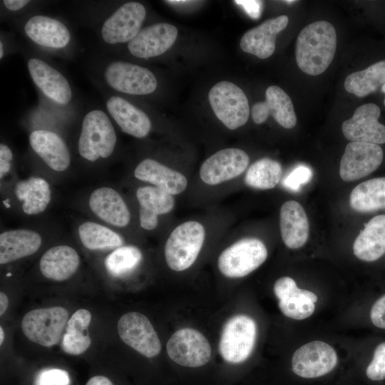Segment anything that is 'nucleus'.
Segmentation results:
<instances>
[{
  "mask_svg": "<svg viewBox=\"0 0 385 385\" xmlns=\"http://www.w3.org/2000/svg\"><path fill=\"white\" fill-rule=\"evenodd\" d=\"M106 107L124 133L138 138L150 133L151 122L148 116L124 98L112 96L107 101Z\"/></svg>",
  "mask_w": 385,
  "mask_h": 385,
  "instance_id": "a878e982",
  "label": "nucleus"
},
{
  "mask_svg": "<svg viewBox=\"0 0 385 385\" xmlns=\"http://www.w3.org/2000/svg\"><path fill=\"white\" fill-rule=\"evenodd\" d=\"M205 236V228L197 221H187L176 227L165 245L168 266L176 272L185 270L192 266L202 249Z\"/></svg>",
  "mask_w": 385,
  "mask_h": 385,
  "instance_id": "7ed1b4c3",
  "label": "nucleus"
},
{
  "mask_svg": "<svg viewBox=\"0 0 385 385\" xmlns=\"http://www.w3.org/2000/svg\"><path fill=\"white\" fill-rule=\"evenodd\" d=\"M80 257L77 251L67 245L53 246L46 250L39 261L42 275L53 281L63 282L78 270Z\"/></svg>",
  "mask_w": 385,
  "mask_h": 385,
  "instance_id": "b1692460",
  "label": "nucleus"
},
{
  "mask_svg": "<svg viewBox=\"0 0 385 385\" xmlns=\"http://www.w3.org/2000/svg\"><path fill=\"white\" fill-rule=\"evenodd\" d=\"M312 178V170L307 165H299L284 178L282 183L289 190L297 192L302 185L309 182Z\"/></svg>",
  "mask_w": 385,
  "mask_h": 385,
  "instance_id": "ea45409f",
  "label": "nucleus"
},
{
  "mask_svg": "<svg viewBox=\"0 0 385 385\" xmlns=\"http://www.w3.org/2000/svg\"><path fill=\"white\" fill-rule=\"evenodd\" d=\"M166 349L169 357L175 363L187 367H200L211 357L208 340L200 332L192 328L176 331L169 339Z\"/></svg>",
  "mask_w": 385,
  "mask_h": 385,
  "instance_id": "6e6552de",
  "label": "nucleus"
},
{
  "mask_svg": "<svg viewBox=\"0 0 385 385\" xmlns=\"http://www.w3.org/2000/svg\"><path fill=\"white\" fill-rule=\"evenodd\" d=\"M91 321V312L85 309L76 311L68 319L61 342L68 354L80 355L90 346L91 340L87 329Z\"/></svg>",
  "mask_w": 385,
  "mask_h": 385,
  "instance_id": "7c9ffc66",
  "label": "nucleus"
},
{
  "mask_svg": "<svg viewBox=\"0 0 385 385\" xmlns=\"http://www.w3.org/2000/svg\"><path fill=\"white\" fill-rule=\"evenodd\" d=\"M88 204L92 213L108 225L123 228L130 222V212L126 202L111 187L102 186L93 190Z\"/></svg>",
  "mask_w": 385,
  "mask_h": 385,
  "instance_id": "dca6fc26",
  "label": "nucleus"
},
{
  "mask_svg": "<svg viewBox=\"0 0 385 385\" xmlns=\"http://www.w3.org/2000/svg\"><path fill=\"white\" fill-rule=\"evenodd\" d=\"M237 4L244 6L248 14L253 18H257L260 13V4L257 1H235Z\"/></svg>",
  "mask_w": 385,
  "mask_h": 385,
  "instance_id": "c03bdc74",
  "label": "nucleus"
},
{
  "mask_svg": "<svg viewBox=\"0 0 385 385\" xmlns=\"http://www.w3.org/2000/svg\"><path fill=\"white\" fill-rule=\"evenodd\" d=\"M68 319V312L62 307L38 308L24 316L21 327L30 341L50 347L60 342Z\"/></svg>",
  "mask_w": 385,
  "mask_h": 385,
  "instance_id": "20e7f679",
  "label": "nucleus"
},
{
  "mask_svg": "<svg viewBox=\"0 0 385 385\" xmlns=\"http://www.w3.org/2000/svg\"><path fill=\"white\" fill-rule=\"evenodd\" d=\"M351 208L359 212H369L385 208V177L361 183L350 194Z\"/></svg>",
  "mask_w": 385,
  "mask_h": 385,
  "instance_id": "2f4dec72",
  "label": "nucleus"
},
{
  "mask_svg": "<svg viewBox=\"0 0 385 385\" xmlns=\"http://www.w3.org/2000/svg\"><path fill=\"white\" fill-rule=\"evenodd\" d=\"M116 141L115 129L103 111L93 110L85 115L78 143V153L83 159L95 162L108 158Z\"/></svg>",
  "mask_w": 385,
  "mask_h": 385,
  "instance_id": "f03ea898",
  "label": "nucleus"
},
{
  "mask_svg": "<svg viewBox=\"0 0 385 385\" xmlns=\"http://www.w3.org/2000/svg\"><path fill=\"white\" fill-rule=\"evenodd\" d=\"M354 255L361 260L373 262L385 253V215L371 219L353 245Z\"/></svg>",
  "mask_w": 385,
  "mask_h": 385,
  "instance_id": "c85d7f7f",
  "label": "nucleus"
},
{
  "mask_svg": "<svg viewBox=\"0 0 385 385\" xmlns=\"http://www.w3.org/2000/svg\"><path fill=\"white\" fill-rule=\"evenodd\" d=\"M86 385H113L111 381L103 376H95L91 378Z\"/></svg>",
  "mask_w": 385,
  "mask_h": 385,
  "instance_id": "49530a36",
  "label": "nucleus"
},
{
  "mask_svg": "<svg viewBox=\"0 0 385 385\" xmlns=\"http://www.w3.org/2000/svg\"><path fill=\"white\" fill-rule=\"evenodd\" d=\"M209 102L217 118L230 130L244 125L248 120L250 107L243 91L230 81H220L209 91Z\"/></svg>",
  "mask_w": 385,
  "mask_h": 385,
  "instance_id": "423d86ee",
  "label": "nucleus"
},
{
  "mask_svg": "<svg viewBox=\"0 0 385 385\" xmlns=\"http://www.w3.org/2000/svg\"><path fill=\"white\" fill-rule=\"evenodd\" d=\"M117 329L122 341L142 355L152 358L160 352V341L144 314L135 312L123 314L118 322Z\"/></svg>",
  "mask_w": 385,
  "mask_h": 385,
  "instance_id": "1a4fd4ad",
  "label": "nucleus"
},
{
  "mask_svg": "<svg viewBox=\"0 0 385 385\" xmlns=\"http://www.w3.org/2000/svg\"><path fill=\"white\" fill-rule=\"evenodd\" d=\"M29 143L33 150L51 170L60 173L69 168V150L56 133L47 130H34L29 135Z\"/></svg>",
  "mask_w": 385,
  "mask_h": 385,
  "instance_id": "6ab92c4d",
  "label": "nucleus"
},
{
  "mask_svg": "<svg viewBox=\"0 0 385 385\" xmlns=\"http://www.w3.org/2000/svg\"><path fill=\"white\" fill-rule=\"evenodd\" d=\"M337 34L327 21H317L299 32L295 48L296 62L299 69L310 76L327 70L336 52Z\"/></svg>",
  "mask_w": 385,
  "mask_h": 385,
  "instance_id": "f257e3e1",
  "label": "nucleus"
},
{
  "mask_svg": "<svg viewBox=\"0 0 385 385\" xmlns=\"http://www.w3.org/2000/svg\"><path fill=\"white\" fill-rule=\"evenodd\" d=\"M106 83L115 90L131 95H145L157 88V80L148 68L124 61H114L104 72Z\"/></svg>",
  "mask_w": 385,
  "mask_h": 385,
  "instance_id": "9d476101",
  "label": "nucleus"
},
{
  "mask_svg": "<svg viewBox=\"0 0 385 385\" xmlns=\"http://www.w3.org/2000/svg\"><path fill=\"white\" fill-rule=\"evenodd\" d=\"M68 373L61 369L47 368L41 370L36 375L34 385H70Z\"/></svg>",
  "mask_w": 385,
  "mask_h": 385,
  "instance_id": "4c0bfd02",
  "label": "nucleus"
},
{
  "mask_svg": "<svg viewBox=\"0 0 385 385\" xmlns=\"http://www.w3.org/2000/svg\"><path fill=\"white\" fill-rule=\"evenodd\" d=\"M306 289L299 287L287 297L279 300L278 306L281 312L287 317L294 319H304L314 312V303L306 296Z\"/></svg>",
  "mask_w": 385,
  "mask_h": 385,
  "instance_id": "e433bc0d",
  "label": "nucleus"
},
{
  "mask_svg": "<svg viewBox=\"0 0 385 385\" xmlns=\"http://www.w3.org/2000/svg\"><path fill=\"white\" fill-rule=\"evenodd\" d=\"M177 28L170 24L158 23L149 26L128 42L129 51L135 56L148 58L160 56L175 43Z\"/></svg>",
  "mask_w": 385,
  "mask_h": 385,
  "instance_id": "f3484780",
  "label": "nucleus"
},
{
  "mask_svg": "<svg viewBox=\"0 0 385 385\" xmlns=\"http://www.w3.org/2000/svg\"><path fill=\"white\" fill-rule=\"evenodd\" d=\"M146 11L138 2H127L119 7L104 22L101 34L110 44L130 41L140 31Z\"/></svg>",
  "mask_w": 385,
  "mask_h": 385,
  "instance_id": "4468645a",
  "label": "nucleus"
},
{
  "mask_svg": "<svg viewBox=\"0 0 385 385\" xmlns=\"http://www.w3.org/2000/svg\"><path fill=\"white\" fill-rule=\"evenodd\" d=\"M380 114V108L374 103L359 106L342 125L344 137L354 142L385 143V125L378 120Z\"/></svg>",
  "mask_w": 385,
  "mask_h": 385,
  "instance_id": "2eb2a0df",
  "label": "nucleus"
},
{
  "mask_svg": "<svg viewBox=\"0 0 385 385\" xmlns=\"http://www.w3.org/2000/svg\"><path fill=\"white\" fill-rule=\"evenodd\" d=\"M14 195L23 212L36 215L44 212L51 200V190L48 181L38 176L19 180L14 186Z\"/></svg>",
  "mask_w": 385,
  "mask_h": 385,
  "instance_id": "bb28decb",
  "label": "nucleus"
},
{
  "mask_svg": "<svg viewBox=\"0 0 385 385\" xmlns=\"http://www.w3.org/2000/svg\"><path fill=\"white\" fill-rule=\"evenodd\" d=\"M250 158L242 150H220L207 158L200 168V177L207 185H217L240 175L247 168Z\"/></svg>",
  "mask_w": 385,
  "mask_h": 385,
  "instance_id": "ddd939ff",
  "label": "nucleus"
},
{
  "mask_svg": "<svg viewBox=\"0 0 385 385\" xmlns=\"http://www.w3.org/2000/svg\"><path fill=\"white\" fill-rule=\"evenodd\" d=\"M281 236L290 249L302 247L309 237V222L303 207L297 201L282 204L279 212Z\"/></svg>",
  "mask_w": 385,
  "mask_h": 385,
  "instance_id": "393cba45",
  "label": "nucleus"
},
{
  "mask_svg": "<svg viewBox=\"0 0 385 385\" xmlns=\"http://www.w3.org/2000/svg\"><path fill=\"white\" fill-rule=\"evenodd\" d=\"M29 1L26 0H4V6L10 11H18L25 6Z\"/></svg>",
  "mask_w": 385,
  "mask_h": 385,
  "instance_id": "a18cd8bd",
  "label": "nucleus"
},
{
  "mask_svg": "<svg viewBox=\"0 0 385 385\" xmlns=\"http://www.w3.org/2000/svg\"><path fill=\"white\" fill-rule=\"evenodd\" d=\"M26 34L36 43L49 48H63L70 41V33L58 20L42 15L30 18L24 26Z\"/></svg>",
  "mask_w": 385,
  "mask_h": 385,
  "instance_id": "cd10ccee",
  "label": "nucleus"
},
{
  "mask_svg": "<svg viewBox=\"0 0 385 385\" xmlns=\"http://www.w3.org/2000/svg\"><path fill=\"white\" fill-rule=\"evenodd\" d=\"M257 338V324L245 314L230 318L225 324L219 342V351L232 364L245 361L252 354Z\"/></svg>",
  "mask_w": 385,
  "mask_h": 385,
  "instance_id": "39448f33",
  "label": "nucleus"
},
{
  "mask_svg": "<svg viewBox=\"0 0 385 385\" xmlns=\"http://www.w3.org/2000/svg\"><path fill=\"white\" fill-rule=\"evenodd\" d=\"M288 22L286 15L266 20L242 36L240 43L241 49L259 58L270 57L275 50L277 35L287 27Z\"/></svg>",
  "mask_w": 385,
  "mask_h": 385,
  "instance_id": "a211bd4d",
  "label": "nucleus"
},
{
  "mask_svg": "<svg viewBox=\"0 0 385 385\" xmlns=\"http://www.w3.org/2000/svg\"><path fill=\"white\" fill-rule=\"evenodd\" d=\"M13 153L4 143L0 144V179L3 180L11 170Z\"/></svg>",
  "mask_w": 385,
  "mask_h": 385,
  "instance_id": "37998d69",
  "label": "nucleus"
},
{
  "mask_svg": "<svg viewBox=\"0 0 385 385\" xmlns=\"http://www.w3.org/2000/svg\"><path fill=\"white\" fill-rule=\"evenodd\" d=\"M133 175L136 179L148 183L172 195L183 192L188 185L187 178L182 173L151 158L140 161Z\"/></svg>",
  "mask_w": 385,
  "mask_h": 385,
  "instance_id": "4be33fe9",
  "label": "nucleus"
},
{
  "mask_svg": "<svg viewBox=\"0 0 385 385\" xmlns=\"http://www.w3.org/2000/svg\"><path fill=\"white\" fill-rule=\"evenodd\" d=\"M32 80L50 99L62 105L71 99L72 92L66 78L41 59L32 58L28 62Z\"/></svg>",
  "mask_w": 385,
  "mask_h": 385,
  "instance_id": "412c9836",
  "label": "nucleus"
},
{
  "mask_svg": "<svg viewBox=\"0 0 385 385\" xmlns=\"http://www.w3.org/2000/svg\"><path fill=\"white\" fill-rule=\"evenodd\" d=\"M284 2L287 3V4H292L293 2H295L294 0H290V1H284Z\"/></svg>",
  "mask_w": 385,
  "mask_h": 385,
  "instance_id": "603ef678",
  "label": "nucleus"
},
{
  "mask_svg": "<svg viewBox=\"0 0 385 385\" xmlns=\"http://www.w3.org/2000/svg\"><path fill=\"white\" fill-rule=\"evenodd\" d=\"M370 318L376 327L385 329V294L376 300L372 306Z\"/></svg>",
  "mask_w": 385,
  "mask_h": 385,
  "instance_id": "79ce46f5",
  "label": "nucleus"
},
{
  "mask_svg": "<svg viewBox=\"0 0 385 385\" xmlns=\"http://www.w3.org/2000/svg\"><path fill=\"white\" fill-rule=\"evenodd\" d=\"M4 339V333L2 327H0V344L1 345Z\"/></svg>",
  "mask_w": 385,
  "mask_h": 385,
  "instance_id": "09e8293b",
  "label": "nucleus"
},
{
  "mask_svg": "<svg viewBox=\"0 0 385 385\" xmlns=\"http://www.w3.org/2000/svg\"><path fill=\"white\" fill-rule=\"evenodd\" d=\"M267 113L284 128L295 126L297 117L289 96L279 86H270L265 92L264 101Z\"/></svg>",
  "mask_w": 385,
  "mask_h": 385,
  "instance_id": "c9c22d12",
  "label": "nucleus"
},
{
  "mask_svg": "<svg viewBox=\"0 0 385 385\" xmlns=\"http://www.w3.org/2000/svg\"><path fill=\"white\" fill-rule=\"evenodd\" d=\"M42 237L36 230L19 228L0 234V264L6 265L36 252L42 245Z\"/></svg>",
  "mask_w": 385,
  "mask_h": 385,
  "instance_id": "5701e85b",
  "label": "nucleus"
},
{
  "mask_svg": "<svg viewBox=\"0 0 385 385\" xmlns=\"http://www.w3.org/2000/svg\"><path fill=\"white\" fill-rule=\"evenodd\" d=\"M77 233L83 246L91 251L113 250L124 245V240L120 234L96 222H81Z\"/></svg>",
  "mask_w": 385,
  "mask_h": 385,
  "instance_id": "c756f323",
  "label": "nucleus"
},
{
  "mask_svg": "<svg viewBox=\"0 0 385 385\" xmlns=\"http://www.w3.org/2000/svg\"><path fill=\"white\" fill-rule=\"evenodd\" d=\"M135 196L139 205L140 225L145 230H155L159 215L171 212L175 206L173 196L155 186L140 187Z\"/></svg>",
  "mask_w": 385,
  "mask_h": 385,
  "instance_id": "aec40b11",
  "label": "nucleus"
},
{
  "mask_svg": "<svg viewBox=\"0 0 385 385\" xmlns=\"http://www.w3.org/2000/svg\"><path fill=\"white\" fill-rule=\"evenodd\" d=\"M264 243L256 238H244L227 247L220 255V272L230 278L243 277L258 268L267 259Z\"/></svg>",
  "mask_w": 385,
  "mask_h": 385,
  "instance_id": "0eeeda50",
  "label": "nucleus"
},
{
  "mask_svg": "<svg viewBox=\"0 0 385 385\" xmlns=\"http://www.w3.org/2000/svg\"><path fill=\"white\" fill-rule=\"evenodd\" d=\"M337 361V354L332 346L322 341H312L294 351L292 369L300 377L312 379L329 373Z\"/></svg>",
  "mask_w": 385,
  "mask_h": 385,
  "instance_id": "9b49d317",
  "label": "nucleus"
},
{
  "mask_svg": "<svg viewBox=\"0 0 385 385\" xmlns=\"http://www.w3.org/2000/svg\"><path fill=\"white\" fill-rule=\"evenodd\" d=\"M381 92H383L385 94V83L381 86ZM384 104L385 106V98L384 100Z\"/></svg>",
  "mask_w": 385,
  "mask_h": 385,
  "instance_id": "3c124183",
  "label": "nucleus"
},
{
  "mask_svg": "<svg viewBox=\"0 0 385 385\" xmlns=\"http://www.w3.org/2000/svg\"><path fill=\"white\" fill-rule=\"evenodd\" d=\"M366 374L372 381H381L385 379V342L376 347L372 360L366 368Z\"/></svg>",
  "mask_w": 385,
  "mask_h": 385,
  "instance_id": "58836bf2",
  "label": "nucleus"
},
{
  "mask_svg": "<svg viewBox=\"0 0 385 385\" xmlns=\"http://www.w3.org/2000/svg\"><path fill=\"white\" fill-rule=\"evenodd\" d=\"M140 250L134 245H123L113 250L106 257L104 266L112 277L123 278L133 273L142 262Z\"/></svg>",
  "mask_w": 385,
  "mask_h": 385,
  "instance_id": "72a5a7b5",
  "label": "nucleus"
},
{
  "mask_svg": "<svg viewBox=\"0 0 385 385\" xmlns=\"http://www.w3.org/2000/svg\"><path fill=\"white\" fill-rule=\"evenodd\" d=\"M4 54L2 42H0V58H1Z\"/></svg>",
  "mask_w": 385,
  "mask_h": 385,
  "instance_id": "8fccbe9b",
  "label": "nucleus"
},
{
  "mask_svg": "<svg viewBox=\"0 0 385 385\" xmlns=\"http://www.w3.org/2000/svg\"><path fill=\"white\" fill-rule=\"evenodd\" d=\"M9 306V299L6 294L1 292H0V315L2 316L6 311Z\"/></svg>",
  "mask_w": 385,
  "mask_h": 385,
  "instance_id": "de8ad7c7",
  "label": "nucleus"
},
{
  "mask_svg": "<svg viewBox=\"0 0 385 385\" xmlns=\"http://www.w3.org/2000/svg\"><path fill=\"white\" fill-rule=\"evenodd\" d=\"M297 287L296 282L292 278L282 277L274 282L273 291L278 300H282L291 295Z\"/></svg>",
  "mask_w": 385,
  "mask_h": 385,
  "instance_id": "a19ab883",
  "label": "nucleus"
},
{
  "mask_svg": "<svg viewBox=\"0 0 385 385\" xmlns=\"http://www.w3.org/2000/svg\"><path fill=\"white\" fill-rule=\"evenodd\" d=\"M383 157V150L377 144L351 141L341 158L340 177L350 182L367 176L380 166Z\"/></svg>",
  "mask_w": 385,
  "mask_h": 385,
  "instance_id": "f8f14e48",
  "label": "nucleus"
},
{
  "mask_svg": "<svg viewBox=\"0 0 385 385\" xmlns=\"http://www.w3.org/2000/svg\"><path fill=\"white\" fill-rule=\"evenodd\" d=\"M282 175V165L278 161L264 158L250 166L245 176V183L255 189H272L279 183Z\"/></svg>",
  "mask_w": 385,
  "mask_h": 385,
  "instance_id": "f704fd0d",
  "label": "nucleus"
},
{
  "mask_svg": "<svg viewBox=\"0 0 385 385\" xmlns=\"http://www.w3.org/2000/svg\"><path fill=\"white\" fill-rule=\"evenodd\" d=\"M384 83L385 60H382L347 76L344 81V88L346 91L357 97H364Z\"/></svg>",
  "mask_w": 385,
  "mask_h": 385,
  "instance_id": "473e14b6",
  "label": "nucleus"
}]
</instances>
